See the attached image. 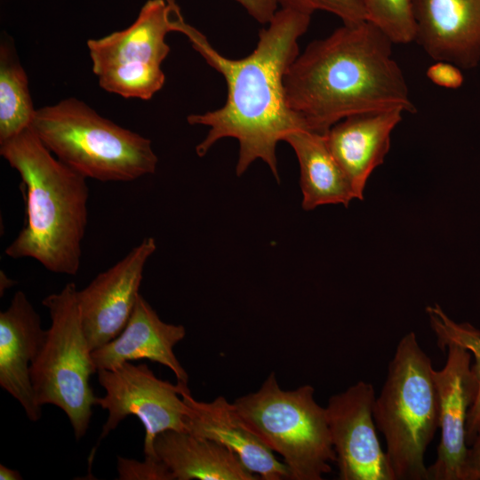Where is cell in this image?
<instances>
[{
  "mask_svg": "<svg viewBox=\"0 0 480 480\" xmlns=\"http://www.w3.org/2000/svg\"><path fill=\"white\" fill-rule=\"evenodd\" d=\"M393 44L367 20L342 23L311 42L286 70L288 107L307 130L321 134L354 115L415 112Z\"/></svg>",
  "mask_w": 480,
  "mask_h": 480,
  "instance_id": "cell-2",
  "label": "cell"
},
{
  "mask_svg": "<svg viewBox=\"0 0 480 480\" xmlns=\"http://www.w3.org/2000/svg\"><path fill=\"white\" fill-rule=\"evenodd\" d=\"M30 128L59 160L86 179L129 182L156 172L158 158L149 139L76 98L36 109Z\"/></svg>",
  "mask_w": 480,
  "mask_h": 480,
  "instance_id": "cell-4",
  "label": "cell"
},
{
  "mask_svg": "<svg viewBox=\"0 0 480 480\" xmlns=\"http://www.w3.org/2000/svg\"><path fill=\"white\" fill-rule=\"evenodd\" d=\"M76 292L71 282L43 300L51 325L30 366V378L37 404L62 410L79 440L88 430L96 405L90 379L97 370L81 324Z\"/></svg>",
  "mask_w": 480,
  "mask_h": 480,
  "instance_id": "cell-7",
  "label": "cell"
},
{
  "mask_svg": "<svg viewBox=\"0 0 480 480\" xmlns=\"http://www.w3.org/2000/svg\"><path fill=\"white\" fill-rule=\"evenodd\" d=\"M426 312L441 350L444 351L448 344L454 343L468 350L474 357L471 368L478 389L466 422V442L469 446L480 428V330L468 323H456L437 304L427 307Z\"/></svg>",
  "mask_w": 480,
  "mask_h": 480,
  "instance_id": "cell-21",
  "label": "cell"
},
{
  "mask_svg": "<svg viewBox=\"0 0 480 480\" xmlns=\"http://www.w3.org/2000/svg\"><path fill=\"white\" fill-rule=\"evenodd\" d=\"M426 75L433 84L446 89H458L464 82L461 69L444 60L435 61L428 68Z\"/></svg>",
  "mask_w": 480,
  "mask_h": 480,
  "instance_id": "cell-26",
  "label": "cell"
},
{
  "mask_svg": "<svg viewBox=\"0 0 480 480\" xmlns=\"http://www.w3.org/2000/svg\"><path fill=\"white\" fill-rule=\"evenodd\" d=\"M0 479L1 480H21L23 479L20 473L17 470L7 468L0 464Z\"/></svg>",
  "mask_w": 480,
  "mask_h": 480,
  "instance_id": "cell-29",
  "label": "cell"
},
{
  "mask_svg": "<svg viewBox=\"0 0 480 480\" xmlns=\"http://www.w3.org/2000/svg\"><path fill=\"white\" fill-rule=\"evenodd\" d=\"M311 385L280 388L272 372L256 391L233 403L245 425L283 457L291 480H322L336 462L326 410Z\"/></svg>",
  "mask_w": 480,
  "mask_h": 480,
  "instance_id": "cell-6",
  "label": "cell"
},
{
  "mask_svg": "<svg viewBox=\"0 0 480 480\" xmlns=\"http://www.w3.org/2000/svg\"><path fill=\"white\" fill-rule=\"evenodd\" d=\"M156 250V239L145 237L86 287L77 290L80 321L92 351L115 339L126 325L140 295L144 268Z\"/></svg>",
  "mask_w": 480,
  "mask_h": 480,
  "instance_id": "cell-10",
  "label": "cell"
},
{
  "mask_svg": "<svg viewBox=\"0 0 480 480\" xmlns=\"http://www.w3.org/2000/svg\"><path fill=\"white\" fill-rule=\"evenodd\" d=\"M46 330L25 292L14 293L0 312V386L23 408L28 419H41L42 406L35 396L30 366L43 345Z\"/></svg>",
  "mask_w": 480,
  "mask_h": 480,
  "instance_id": "cell-13",
  "label": "cell"
},
{
  "mask_svg": "<svg viewBox=\"0 0 480 480\" xmlns=\"http://www.w3.org/2000/svg\"><path fill=\"white\" fill-rule=\"evenodd\" d=\"M0 155L21 178L26 213L5 254L76 276L88 222L87 179L59 160L30 127L0 142Z\"/></svg>",
  "mask_w": 480,
  "mask_h": 480,
  "instance_id": "cell-3",
  "label": "cell"
},
{
  "mask_svg": "<svg viewBox=\"0 0 480 480\" xmlns=\"http://www.w3.org/2000/svg\"><path fill=\"white\" fill-rule=\"evenodd\" d=\"M283 4H292L307 8L313 12L324 11L340 18L342 23L366 20L363 0H281Z\"/></svg>",
  "mask_w": 480,
  "mask_h": 480,
  "instance_id": "cell-25",
  "label": "cell"
},
{
  "mask_svg": "<svg viewBox=\"0 0 480 480\" xmlns=\"http://www.w3.org/2000/svg\"><path fill=\"white\" fill-rule=\"evenodd\" d=\"M432 363L413 332L398 342L373 406L396 480H428L426 450L439 427Z\"/></svg>",
  "mask_w": 480,
  "mask_h": 480,
  "instance_id": "cell-5",
  "label": "cell"
},
{
  "mask_svg": "<svg viewBox=\"0 0 480 480\" xmlns=\"http://www.w3.org/2000/svg\"><path fill=\"white\" fill-rule=\"evenodd\" d=\"M36 111L26 71L13 47L4 42L0 46V142L29 128Z\"/></svg>",
  "mask_w": 480,
  "mask_h": 480,
  "instance_id": "cell-20",
  "label": "cell"
},
{
  "mask_svg": "<svg viewBox=\"0 0 480 480\" xmlns=\"http://www.w3.org/2000/svg\"><path fill=\"white\" fill-rule=\"evenodd\" d=\"M415 42L435 61L480 62V0H413Z\"/></svg>",
  "mask_w": 480,
  "mask_h": 480,
  "instance_id": "cell-12",
  "label": "cell"
},
{
  "mask_svg": "<svg viewBox=\"0 0 480 480\" xmlns=\"http://www.w3.org/2000/svg\"><path fill=\"white\" fill-rule=\"evenodd\" d=\"M464 480H480V428L474 442L468 446Z\"/></svg>",
  "mask_w": 480,
  "mask_h": 480,
  "instance_id": "cell-28",
  "label": "cell"
},
{
  "mask_svg": "<svg viewBox=\"0 0 480 480\" xmlns=\"http://www.w3.org/2000/svg\"><path fill=\"white\" fill-rule=\"evenodd\" d=\"M100 86L126 99L147 100L160 91L165 76L161 66L146 63H123L99 71Z\"/></svg>",
  "mask_w": 480,
  "mask_h": 480,
  "instance_id": "cell-22",
  "label": "cell"
},
{
  "mask_svg": "<svg viewBox=\"0 0 480 480\" xmlns=\"http://www.w3.org/2000/svg\"><path fill=\"white\" fill-rule=\"evenodd\" d=\"M404 111L391 109L354 115L332 125L325 140L332 156L347 175L356 199L362 200L372 172L390 148L391 133Z\"/></svg>",
  "mask_w": 480,
  "mask_h": 480,
  "instance_id": "cell-16",
  "label": "cell"
},
{
  "mask_svg": "<svg viewBox=\"0 0 480 480\" xmlns=\"http://www.w3.org/2000/svg\"><path fill=\"white\" fill-rule=\"evenodd\" d=\"M97 373L106 394L96 398V405L108 412L100 440L132 415L145 429V456L158 458L154 443L159 434L166 430L186 431L187 405L182 394L189 389L188 385L157 378L146 364L125 362Z\"/></svg>",
  "mask_w": 480,
  "mask_h": 480,
  "instance_id": "cell-8",
  "label": "cell"
},
{
  "mask_svg": "<svg viewBox=\"0 0 480 480\" xmlns=\"http://www.w3.org/2000/svg\"><path fill=\"white\" fill-rule=\"evenodd\" d=\"M175 480H257L228 448L188 431L166 430L154 443Z\"/></svg>",
  "mask_w": 480,
  "mask_h": 480,
  "instance_id": "cell-18",
  "label": "cell"
},
{
  "mask_svg": "<svg viewBox=\"0 0 480 480\" xmlns=\"http://www.w3.org/2000/svg\"><path fill=\"white\" fill-rule=\"evenodd\" d=\"M178 4L175 0H148L136 20L126 28L98 39H89L87 48L92 71L123 63L161 66L170 52L165 42Z\"/></svg>",
  "mask_w": 480,
  "mask_h": 480,
  "instance_id": "cell-17",
  "label": "cell"
},
{
  "mask_svg": "<svg viewBox=\"0 0 480 480\" xmlns=\"http://www.w3.org/2000/svg\"><path fill=\"white\" fill-rule=\"evenodd\" d=\"M284 141L292 148L300 164L305 211L324 204L348 206L356 199L347 175L327 146L324 134L298 130L288 134Z\"/></svg>",
  "mask_w": 480,
  "mask_h": 480,
  "instance_id": "cell-19",
  "label": "cell"
},
{
  "mask_svg": "<svg viewBox=\"0 0 480 480\" xmlns=\"http://www.w3.org/2000/svg\"><path fill=\"white\" fill-rule=\"evenodd\" d=\"M446 348L444 366L432 371L438 399L441 438L436 459L428 467V480H464L468 450L466 422L478 389L471 368V353L454 343L448 344Z\"/></svg>",
  "mask_w": 480,
  "mask_h": 480,
  "instance_id": "cell-11",
  "label": "cell"
},
{
  "mask_svg": "<svg viewBox=\"0 0 480 480\" xmlns=\"http://www.w3.org/2000/svg\"><path fill=\"white\" fill-rule=\"evenodd\" d=\"M312 14V11L296 4H281L268 26L260 29L252 52L234 60L220 53L202 32L186 22L180 7L176 9L172 32L186 36L227 84L222 107L187 117L191 125L209 127L206 137L196 147L197 156H205L218 140L231 137L239 143L237 176L261 159L279 182L277 143L292 132L307 130L288 107L284 80L299 55V40L308 30Z\"/></svg>",
  "mask_w": 480,
  "mask_h": 480,
  "instance_id": "cell-1",
  "label": "cell"
},
{
  "mask_svg": "<svg viewBox=\"0 0 480 480\" xmlns=\"http://www.w3.org/2000/svg\"><path fill=\"white\" fill-rule=\"evenodd\" d=\"M366 20L381 30L393 44L415 41L413 0H363Z\"/></svg>",
  "mask_w": 480,
  "mask_h": 480,
  "instance_id": "cell-23",
  "label": "cell"
},
{
  "mask_svg": "<svg viewBox=\"0 0 480 480\" xmlns=\"http://www.w3.org/2000/svg\"><path fill=\"white\" fill-rule=\"evenodd\" d=\"M185 336L183 325L161 320L140 294L120 334L92 352L93 364L98 372L112 370L125 362L148 359L169 368L177 382L188 385V375L173 352L175 345Z\"/></svg>",
  "mask_w": 480,
  "mask_h": 480,
  "instance_id": "cell-15",
  "label": "cell"
},
{
  "mask_svg": "<svg viewBox=\"0 0 480 480\" xmlns=\"http://www.w3.org/2000/svg\"><path fill=\"white\" fill-rule=\"evenodd\" d=\"M239 4L249 15L261 24H268L273 18L281 0H234Z\"/></svg>",
  "mask_w": 480,
  "mask_h": 480,
  "instance_id": "cell-27",
  "label": "cell"
},
{
  "mask_svg": "<svg viewBox=\"0 0 480 480\" xmlns=\"http://www.w3.org/2000/svg\"><path fill=\"white\" fill-rule=\"evenodd\" d=\"M182 396L187 405L186 431L228 448L260 479H289L286 465L245 425L234 404L225 397L197 401L189 389Z\"/></svg>",
  "mask_w": 480,
  "mask_h": 480,
  "instance_id": "cell-14",
  "label": "cell"
},
{
  "mask_svg": "<svg viewBox=\"0 0 480 480\" xmlns=\"http://www.w3.org/2000/svg\"><path fill=\"white\" fill-rule=\"evenodd\" d=\"M118 480H175L168 467L156 457L143 461L117 456Z\"/></svg>",
  "mask_w": 480,
  "mask_h": 480,
  "instance_id": "cell-24",
  "label": "cell"
},
{
  "mask_svg": "<svg viewBox=\"0 0 480 480\" xmlns=\"http://www.w3.org/2000/svg\"><path fill=\"white\" fill-rule=\"evenodd\" d=\"M375 391L360 380L329 398L327 420L340 480H396L373 418Z\"/></svg>",
  "mask_w": 480,
  "mask_h": 480,
  "instance_id": "cell-9",
  "label": "cell"
}]
</instances>
